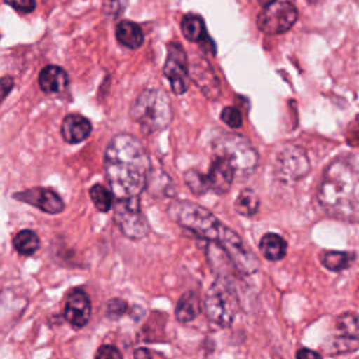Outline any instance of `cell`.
<instances>
[{
	"mask_svg": "<svg viewBox=\"0 0 359 359\" xmlns=\"http://www.w3.org/2000/svg\"><path fill=\"white\" fill-rule=\"evenodd\" d=\"M167 213L182 229L220 247L233 266L243 275H251L258 271L259 261L257 255L236 231L223 224L206 208L191 201L178 199L168 205Z\"/></svg>",
	"mask_w": 359,
	"mask_h": 359,
	"instance_id": "1",
	"label": "cell"
},
{
	"mask_svg": "<svg viewBox=\"0 0 359 359\" xmlns=\"http://www.w3.org/2000/svg\"><path fill=\"white\" fill-rule=\"evenodd\" d=\"M104 170L115 199L139 198L147 187L151 163L139 139L119 133L105 149Z\"/></svg>",
	"mask_w": 359,
	"mask_h": 359,
	"instance_id": "2",
	"label": "cell"
},
{
	"mask_svg": "<svg viewBox=\"0 0 359 359\" xmlns=\"http://www.w3.org/2000/svg\"><path fill=\"white\" fill-rule=\"evenodd\" d=\"M317 201L327 215L344 222H359V153L332 160L325 168Z\"/></svg>",
	"mask_w": 359,
	"mask_h": 359,
	"instance_id": "3",
	"label": "cell"
},
{
	"mask_svg": "<svg viewBox=\"0 0 359 359\" xmlns=\"http://www.w3.org/2000/svg\"><path fill=\"white\" fill-rule=\"evenodd\" d=\"M130 118L147 135L165 129L172 118L168 95L158 88L142 91L132 104Z\"/></svg>",
	"mask_w": 359,
	"mask_h": 359,
	"instance_id": "4",
	"label": "cell"
},
{
	"mask_svg": "<svg viewBox=\"0 0 359 359\" xmlns=\"http://www.w3.org/2000/svg\"><path fill=\"white\" fill-rule=\"evenodd\" d=\"M202 309L212 323L220 327H229L236 318L240 303L234 289L227 282L217 279L208 289Z\"/></svg>",
	"mask_w": 359,
	"mask_h": 359,
	"instance_id": "5",
	"label": "cell"
},
{
	"mask_svg": "<svg viewBox=\"0 0 359 359\" xmlns=\"http://www.w3.org/2000/svg\"><path fill=\"white\" fill-rule=\"evenodd\" d=\"M215 154L226 157L234 167L236 174L250 175L258 165V153L251 143L234 133H224L213 142Z\"/></svg>",
	"mask_w": 359,
	"mask_h": 359,
	"instance_id": "6",
	"label": "cell"
},
{
	"mask_svg": "<svg viewBox=\"0 0 359 359\" xmlns=\"http://www.w3.org/2000/svg\"><path fill=\"white\" fill-rule=\"evenodd\" d=\"M114 223L121 233L130 240H142L150 231V224L140 208V198L116 199Z\"/></svg>",
	"mask_w": 359,
	"mask_h": 359,
	"instance_id": "7",
	"label": "cell"
},
{
	"mask_svg": "<svg viewBox=\"0 0 359 359\" xmlns=\"http://www.w3.org/2000/svg\"><path fill=\"white\" fill-rule=\"evenodd\" d=\"M297 8L290 1H275L266 6L257 17L258 28L271 35L289 31L297 20Z\"/></svg>",
	"mask_w": 359,
	"mask_h": 359,
	"instance_id": "8",
	"label": "cell"
},
{
	"mask_svg": "<svg viewBox=\"0 0 359 359\" xmlns=\"http://www.w3.org/2000/svg\"><path fill=\"white\" fill-rule=\"evenodd\" d=\"M168 55L164 63V74L170 80L175 94H184L189 86L188 59L181 45L172 42L167 48Z\"/></svg>",
	"mask_w": 359,
	"mask_h": 359,
	"instance_id": "9",
	"label": "cell"
},
{
	"mask_svg": "<svg viewBox=\"0 0 359 359\" xmlns=\"http://www.w3.org/2000/svg\"><path fill=\"white\" fill-rule=\"evenodd\" d=\"M276 174L283 181H296L309 171L306 153L296 146L283 147L276 156Z\"/></svg>",
	"mask_w": 359,
	"mask_h": 359,
	"instance_id": "10",
	"label": "cell"
},
{
	"mask_svg": "<svg viewBox=\"0 0 359 359\" xmlns=\"http://www.w3.org/2000/svg\"><path fill=\"white\" fill-rule=\"evenodd\" d=\"M13 198L24 203H28L49 215H57L65 210L63 199L59 196V194H56L50 188H42V187L28 188V189L15 192Z\"/></svg>",
	"mask_w": 359,
	"mask_h": 359,
	"instance_id": "11",
	"label": "cell"
},
{
	"mask_svg": "<svg viewBox=\"0 0 359 359\" xmlns=\"http://www.w3.org/2000/svg\"><path fill=\"white\" fill-rule=\"evenodd\" d=\"M63 316L73 328H83L88 323L91 316V302L83 289L74 287L67 293Z\"/></svg>",
	"mask_w": 359,
	"mask_h": 359,
	"instance_id": "12",
	"label": "cell"
},
{
	"mask_svg": "<svg viewBox=\"0 0 359 359\" xmlns=\"http://www.w3.org/2000/svg\"><path fill=\"white\" fill-rule=\"evenodd\" d=\"M234 177H236V170L233 164L226 157L215 154L208 171V181H209L210 189L217 195L227 194L231 188Z\"/></svg>",
	"mask_w": 359,
	"mask_h": 359,
	"instance_id": "13",
	"label": "cell"
},
{
	"mask_svg": "<svg viewBox=\"0 0 359 359\" xmlns=\"http://www.w3.org/2000/svg\"><path fill=\"white\" fill-rule=\"evenodd\" d=\"M189 76L208 98H216L220 94V84L215 70L203 57H195L192 60Z\"/></svg>",
	"mask_w": 359,
	"mask_h": 359,
	"instance_id": "14",
	"label": "cell"
},
{
	"mask_svg": "<svg viewBox=\"0 0 359 359\" xmlns=\"http://www.w3.org/2000/svg\"><path fill=\"white\" fill-rule=\"evenodd\" d=\"M91 129H93L91 122L86 116L79 114H70L65 116L60 132L65 142L70 144H76V143L84 142L90 136Z\"/></svg>",
	"mask_w": 359,
	"mask_h": 359,
	"instance_id": "15",
	"label": "cell"
},
{
	"mask_svg": "<svg viewBox=\"0 0 359 359\" xmlns=\"http://www.w3.org/2000/svg\"><path fill=\"white\" fill-rule=\"evenodd\" d=\"M39 87L45 93H60L63 91L69 84V76L67 73L55 65H49L43 67L39 73Z\"/></svg>",
	"mask_w": 359,
	"mask_h": 359,
	"instance_id": "16",
	"label": "cell"
},
{
	"mask_svg": "<svg viewBox=\"0 0 359 359\" xmlns=\"http://www.w3.org/2000/svg\"><path fill=\"white\" fill-rule=\"evenodd\" d=\"M201 309H202V304H201L199 296L192 290H187L185 293L181 294V297L177 302L175 311H174L175 318L180 323H189L199 316Z\"/></svg>",
	"mask_w": 359,
	"mask_h": 359,
	"instance_id": "17",
	"label": "cell"
},
{
	"mask_svg": "<svg viewBox=\"0 0 359 359\" xmlns=\"http://www.w3.org/2000/svg\"><path fill=\"white\" fill-rule=\"evenodd\" d=\"M259 251L268 261L276 262L285 258L287 244L285 238L276 233H266L259 240Z\"/></svg>",
	"mask_w": 359,
	"mask_h": 359,
	"instance_id": "18",
	"label": "cell"
},
{
	"mask_svg": "<svg viewBox=\"0 0 359 359\" xmlns=\"http://www.w3.org/2000/svg\"><path fill=\"white\" fill-rule=\"evenodd\" d=\"M115 34H116L118 42L129 49L139 48L144 39L140 25H137L136 22H132V21H128V20L118 22V25L115 28Z\"/></svg>",
	"mask_w": 359,
	"mask_h": 359,
	"instance_id": "19",
	"label": "cell"
},
{
	"mask_svg": "<svg viewBox=\"0 0 359 359\" xmlns=\"http://www.w3.org/2000/svg\"><path fill=\"white\" fill-rule=\"evenodd\" d=\"M355 258H356L355 252H351V251H334V250H331V251H323L320 254L321 264L327 269L334 271V272L346 269L348 266L352 265Z\"/></svg>",
	"mask_w": 359,
	"mask_h": 359,
	"instance_id": "20",
	"label": "cell"
},
{
	"mask_svg": "<svg viewBox=\"0 0 359 359\" xmlns=\"http://www.w3.org/2000/svg\"><path fill=\"white\" fill-rule=\"evenodd\" d=\"M181 31L191 42H202L208 38L206 28L202 17L196 14H187L181 21Z\"/></svg>",
	"mask_w": 359,
	"mask_h": 359,
	"instance_id": "21",
	"label": "cell"
},
{
	"mask_svg": "<svg viewBox=\"0 0 359 359\" xmlns=\"http://www.w3.org/2000/svg\"><path fill=\"white\" fill-rule=\"evenodd\" d=\"M234 209L241 216H245V217L255 216L259 210V198H258V195L250 188L241 189L238 196L234 201Z\"/></svg>",
	"mask_w": 359,
	"mask_h": 359,
	"instance_id": "22",
	"label": "cell"
},
{
	"mask_svg": "<svg viewBox=\"0 0 359 359\" xmlns=\"http://www.w3.org/2000/svg\"><path fill=\"white\" fill-rule=\"evenodd\" d=\"M13 247L21 255H32L41 247V241L34 230L25 229L13 237Z\"/></svg>",
	"mask_w": 359,
	"mask_h": 359,
	"instance_id": "23",
	"label": "cell"
},
{
	"mask_svg": "<svg viewBox=\"0 0 359 359\" xmlns=\"http://www.w3.org/2000/svg\"><path fill=\"white\" fill-rule=\"evenodd\" d=\"M337 328L339 337L359 342V314L358 313H345L338 317Z\"/></svg>",
	"mask_w": 359,
	"mask_h": 359,
	"instance_id": "24",
	"label": "cell"
},
{
	"mask_svg": "<svg viewBox=\"0 0 359 359\" xmlns=\"http://www.w3.org/2000/svg\"><path fill=\"white\" fill-rule=\"evenodd\" d=\"M90 198L91 202L94 203V206L100 210V212H109L112 209L114 205V192L111 191V188H107L102 184H94L90 191Z\"/></svg>",
	"mask_w": 359,
	"mask_h": 359,
	"instance_id": "25",
	"label": "cell"
},
{
	"mask_svg": "<svg viewBox=\"0 0 359 359\" xmlns=\"http://www.w3.org/2000/svg\"><path fill=\"white\" fill-rule=\"evenodd\" d=\"M184 181L194 195H203L210 191L208 175L201 174L196 170H188L184 174Z\"/></svg>",
	"mask_w": 359,
	"mask_h": 359,
	"instance_id": "26",
	"label": "cell"
},
{
	"mask_svg": "<svg viewBox=\"0 0 359 359\" xmlns=\"http://www.w3.org/2000/svg\"><path fill=\"white\" fill-rule=\"evenodd\" d=\"M128 310V303L119 297L111 299L105 306V316L111 320H118Z\"/></svg>",
	"mask_w": 359,
	"mask_h": 359,
	"instance_id": "27",
	"label": "cell"
},
{
	"mask_svg": "<svg viewBox=\"0 0 359 359\" xmlns=\"http://www.w3.org/2000/svg\"><path fill=\"white\" fill-rule=\"evenodd\" d=\"M220 119L230 128H240L243 123V116L241 112L234 108V107H226L222 114H220Z\"/></svg>",
	"mask_w": 359,
	"mask_h": 359,
	"instance_id": "28",
	"label": "cell"
},
{
	"mask_svg": "<svg viewBox=\"0 0 359 359\" xmlns=\"http://www.w3.org/2000/svg\"><path fill=\"white\" fill-rule=\"evenodd\" d=\"M94 359H122V353L116 346L105 344L97 349Z\"/></svg>",
	"mask_w": 359,
	"mask_h": 359,
	"instance_id": "29",
	"label": "cell"
},
{
	"mask_svg": "<svg viewBox=\"0 0 359 359\" xmlns=\"http://www.w3.org/2000/svg\"><path fill=\"white\" fill-rule=\"evenodd\" d=\"M4 3L11 6L15 11L24 13V14L31 13L36 6L35 0H4Z\"/></svg>",
	"mask_w": 359,
	"mask_h": 359,
	"instance_id": "30",
	"label": "cell"
},
{
	"mask_svg": "<svg viewBox=\"0 0 359 359\" xmlns=\"http://www.w3.org/2000/svg\"><path fill=\"white\" fill-rule=\"evenodd\" d=\"M126 7V0H105L104 13L108 15H116Z\"/></svg>",
	"mask_w": 359,
	"mask_h": 359,
	"instance_id": "31",
	"label": "cell"
},
{
	"mask_svg": "<svg viewBox=\"0 0 359 359\" xmlns=\"http://www.w3.org/2000/svg\"><path fill=\"white\" fill-rule=\"evenodd\" d=\"M296 359H321V356L316 351H311L309 348H302L296 352Z\"/></svg>",
	"mask_w": 359,
	"mask_h": 359,
	"instance_id": "32",
	"label": "cell"
},
{
	"mask_svg": "<svg viewBox=\"0 0 359 359\" xmlns=\"http://www.w3.org/2000/svg\"><path fill=\"white\" fill-rule=\"evenodd\" d=\"M133 359H151L150 351H147L146 348H137L133 353Z\"/></svg>",
	"mask_w": 359,
	"mask_h": 359,
	"instance_id": "33",
	"label": "cell"
},
{
	"mask_svg": "<svg viewBox=\"0 0 359 359\" xmlns=\"http://www.w3.org/2000/svg\"><path fill=\"white\" fill-rule=\"evenodd\" d=\"M13 87V79L10 77H3L1 79V88H3V97H6L8 94V91Z\"/></svg>",
	"mask_w": 359,
	"mask_h": 359,
	"instance_id": "34",
	"label": "cell"
},
{
	"mask_svg": "<svg viewBox=\"0 0 359 359\" xmlns=\"http://www.w3.org/2000/svg\"><path fill=\"white\" fill-rule=\"evenodd\" d=\"M276 0H258V3L261 4V6H264V7H266V6H269V4H272V3H275Z\"/></svg>",
	"mask_w": 359,
	"mask_h": 359,
	"instance_id": "35",
	"label": "cell"
}]
</instances>
